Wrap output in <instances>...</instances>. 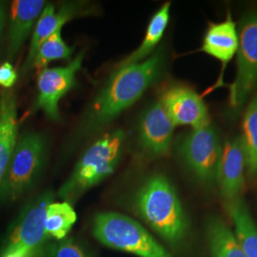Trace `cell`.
<instances>
[{
	"label": "cell",
	"instance_id": "cell-18",
	"mask_svg": "<svg viewBox=\"0 0 257 257\" xmlns=\"http://www.w3.org/2000/svg\"><path fill=\"white\" fill-rule=\"evenodd\" d=\"M206 236L211 257H248L235 233L220 217L209 219Z\"/></svg>",
	"mask_w": 257,
	"mask_h": 257
},
{
	"label": "cell",
	"instance_id": "cell-11",
	"mask_svg": "<svg viewBox=\"0 0 257 257\" xmlns=\"http://www.w3.org/2000/svg\"><path fill=\"white\" fill-rule=\"evenodd\" d=\"M175 127L161 103H153L144 111L139 124V144L142 151L152 157L168 155Z\"/></svg>",
	"mask_w": 257,
	"mask_h": 257
},
{
	"label": "cell",
	"instance_id": "cell-15",
	"mask_svg": "<svg viewBox=\"0 0 257 257\" xmlns=\"http://www.w3.org/2000/svg\"><path fill=\"white\" fill-rule=\"evenodd\" d=\"M18 103L11 89L0 93V193L18 143Z\"/></svg>",
	"mask_w": 257,
	"mask_h": 257
},
{
	"label": "cell",
	"instance_id": "cell-4",
	"mask_svg": "<svg viewBox=\"0 0 257 257\" xmlns=\"http://www.w3.org/2000/svg\"><path fill=\"white\" fill-rule=\"evenodd\" d=\"M92 234L107 248L138 257H174L138 221L117 212L95 215Z\"/></svg>",
	"mask_w": 257,
	"mask_h": 257
},
{
	"label": "cell",
	"instance_id": "cell-14",
	"mask_svg": "<svg viewBox=\"0 0 257 257\" xmlns=\"http://www.w3.org/2000/svg\"><path fill=\"white\" fill-rule=\"evenodd\" d=\"M45 7L43 0H15L11 4L7 58L13 61L19 54Z\"/></svg>",
	"mask_w": 257,
	"mask_h": 257
},
{
	"label": "cell",
	"instance_id": "cell-8",
	"mask_svg": "<svg viewBox=\"0 0 257 257\" xmlns=\"http://www.w3.org/2000/svg\"><path fill=\"white\" fill-rule=\"evenodd\" d=\"M237 49V70L230 86V103L241 107L257 84V12H249L240 21Z\"/></svg>",
	"mask_w": 257,
	"mask_h": 257
},
{
	"label": "cell",
	"instance_id": "cell-20",
	"mask_svg": "<svg viewBox=\"0 0 257 257\" xmlns=\"http://www.w3.org/2000/svg\"><path fill=\"white\" fill-rule=\"evenodd\" d=\"M77 215L72 204L69 202H53L47 206L44 217V228L49 238L55 241L63 240L72 230Z\"/></svg>",
	"mask_w": 257,
	"mask_h": 257
},
{
	"label": "cell",
	"instance_id": "cell-13",
	"mask_svg": "<svg viewBox=\"0 0 257 257\" xmlns=\"http://www.w3.org/2000/svg\"><path fill=\"white\" fill-rule=\"evenodd\" d=\"M238 44V31L230 13L225 20L209 24L203 37L200 51L211 55L222 65L218 85L222 82L224 70L237 53Z\"/></svg>",
	"mask_w": 257,
	"mask_h": 257
},
{
	"label": "cell",
	"instance_id": "cell-24",
	"mask_svg": "<svg viewBox=\"0 0 257 257\" xmlns=\"http://www.w3.org/2000/svg\"><path fill=\"white\" fill-rule=\"evenodd\" d=\"M19 74L10 61H5L0 65V86L10 90L16 84Z\"/></svg>",
	"mask_w": 257,
	"mask_h": 257
},
{
	"label": "cell",
	"instance_id": "cell-6",
	"mask_svg": "<svg viewBox=\"0 0 257 257\" xmlns=\"http://www.w3.org/2000/svg\"><path fill=\"white\" fill-rule=\"evenodd\" d=\"M46 158V141L37 133L18 139L0 193L1 204H13L29 192L42 172Z\"/></svg>",
	"mask_w": 257,
	"mask_h": 257
},
{
	"label": "cell",
	"instance_id": "cell-12",
	"mask_svg": "<svg viewBox=\"0 0 257 257\" xmlns=\"http://www.w3.org/2000/svg\"><path fill=\"white\" fill-rule=\"evenodd\" d=\"M245 153L241 138H232L223 146L217 179L221 195L226 202L241 198L245 185Z\"/></svg>",
	"mask_w": 257,
	"mask_h": 257
},
{
	"label": "cell",
	"instance_id": "cell-17",
	"mask_svg": "<svg viewBox=\"0 0 257 257\" xmlns=\"http://www.w3.org/2000/svg\"><path fill=\"white\" fill-rule=\"evenodd\" d=\"M170 10L171 3L167 2L160 9L156 11V14L149 22L145 37L140 46L131 55H128L125 59H123L116 66V69H120L128 65L140 63L146 60L148 56L150 57L153 55V52L160 42L168 26L170 20Z\"/></svg>",
	"mask_w": 257,
	"mask_h": 257
},
{
	"label": "cell",
	"instance_id": "cell-22",
	"mask_svg": "<svg viewBox=\"0 0 257 257\" xmlns=\"http://www.w3.org/2000/svg\"><path fill=\"white\" fill-rule=\"evenodd\" d=\"M73 48L68 46L61 37V30L56 31L38 48L33 69L43 71L47 65L55 60H69L73 55Z\"/></svg>",
	"mask_w": 257,
	"mask_h": 257
},
{
	"label": "cell",
	"instance_id": "cell-19",
	"mask_svg": "<svg viewBox=\"0 0 257 257\" xmlns=\"http://www.w3.org/2000/svg\"><path fill=\"white\" fill-rule=\"evenodd\" d=\"M227 210L234 226V233L248 257H257V225L247 205L238 198L227 202Z\"/></svg>",
	"mask_w": 257,
	"mask_h": 257
},
{
	"label": "cell",
	"instance_id": "cell-7",
	"mask_svg": "<svg viewBox=\"0 0 257 257\" xmlns=\"http://www.w3.org/2000/svg\"><path fill=\"white\" fill-rule=\"evenodd\" d=\"M223 146L211 123L192 128L181 139L178 152L195 178L206 186L217 183Z\"/></svg>",
	"mask_w": 257,
	"mask_h": 257
},
{
	"label": "cell",
	"instance_id": "cell-3",
	"mask_svg": "<svg viewBox=\"0 0 257 257\" xmlns=\"http://www.w3.org/2000/svg\"><path fill=\"white\" fill-rule=\"evenodd\" d=\"M125 133L116 130L97 139L83 155L70 177L58 191L66 202L78 200L84 193L113 174L119 163Z\"/></svg>",
	"mask_w": 257,
	"mask_h": 257
},
{
	"label": "cell",
	"instance_id": "cell-25",
	"mask_svg": "<svg viewBox=\"0 0 257 257\" xmlns=\"http://www.w3.org/2000/svg\"><path fill=\"white\" fill-rule=\"evenodd\" d=\"M6 15H7L6 3L0 1V44H1V40L3 37L5 23H6Z\"/></svg>",
	"mask_w": 257,
	"mask_h": 257
},
{
	"label": "cell",
	"instance_id": "cell-10",
	"mask_svg": "<svg viewBox=\"0 0 257 257\" xmlns=\"http://www.w3.org/2000/svg\"><path fill=\"white\" fill-rule=\"evenodd\" d=\"M159 102L175 126L185 125L198 128L211 123L202 97L189 87L182 85L169 87L162 93Z\"/></svg>",
	"mask_w": 257,
	"mask_h": 257
},
{
	"label": "cell",
	"instance_id": "cell-23",
	"mask_svg": "<svg viewBox=\"0 0 257 257\" xmlns=\"http://www.w3.org/2000/svg\"><path fill=\"white\" fill-rule=\"evenodd\" d=\"M44 257H92L74 239L65 238L49 242L44 249Z\"/></svg>",
	"mask_w": 257,
	"mask_h": 257
},
{
	"label": "cell",
	"instance_id": "cell-1",
	"mask_svg": "<svg viewBox=\"0 0 257 257\" xmlns=\"http://www.w3.org/2000/svg\"><path fill=\"white\" fill-rule=\"evenodd\" d=\"M165 55L159 49L146 60L116 69L90 108L83 131L90 135L108 125L128 109L160 77Z\"/></svg>",
	"mask_w": 257,
	"mask_h": 257
},
{
	"label": "cell",
	"instance_id": "cell-16",
	"mask_svg": "<svg viewBox=\"0 0 257 257\" xmlns=\"http://www.w3.org/2000/svg\"><path fill=\"white\" fill-rule=\"evenodd\" d=\"M78 12L75 4H64L58 12L52 4H47L42 11L40 17L37 19L36 27L34 30L30 49L26 61L22 67V74L26 75L33 69L35 57L38 48L58 30H61L65 24L74 18Z\"/></svg>",
	"mask_w": 257,
	"mask_h": 257
},
{
	"label": "cell",
	"instance_id": "cell-5",
	"mask_svg": "<svg viewBox=\"0 0 257 257\" xmlns=\"http://www.w3.org/2000/svg\"><path fill=\"white\" fill-rule=\"evenodd\" d=\"M54 201V193L46 191L23 207L12 223L0 248V257H44L51 241L44 228L47 206Z\"/></svg>",
	"mask_w": 257,
	"mask_h": 257
},
{
	"label": "cell",
	"instance_id": "cell-9",
	"mask_svg": "<svg viewBox=\"0 0 257 257\" xmlns=\"http://www.w3.org/2000/svg\"><path fill=\"white\" fill-rule=\"evenodd\" d=\"M84 54H78L66 67L46 68L39 73L36 109H41L50 119H60L59 101L74 87L75 74L81 69Z\"/></svg>",
	"mask_w": 257,
	"mask_h": 257
},
{
	"label": "cell",
	"instance_id": "cell-21",
	"mask_svg": "<svg viewBox=\"0 0 257 257\" xmlns=\"http://www.w3.org/2000/svg\"><path fill=\"white\" fill-rule=\"evenodd\" d=\"M241 142L245 153L246 172L249 176L257 175V94L246 110L243 119Z\"/></svg>",
	"mask_w": 257,
	"mask_h": 257
},
{
	"label": "cell",
	"instance_id": "cell-2",
	"mask_svg": "<svg viewBox=\"0 0 257 257\" xmlns=\"http://www.w3.org/2000/svg\"><path fill=\"white\" fill-rule=\"evenodd\" d=\"M138 215L172 246L186 238L189 220L174 186L163 175H154L140 186L134 198Z\"/></svg>",
	"mask_w": 257,
	"mask_h": 257
}]
</instances>
